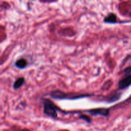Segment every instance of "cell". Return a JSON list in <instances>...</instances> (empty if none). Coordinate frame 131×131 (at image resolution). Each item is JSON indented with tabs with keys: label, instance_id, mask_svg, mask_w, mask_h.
I'll use <instances>...</instances> for the list:
<instances>
[{
	"label": "cell",
	"instance_id": "cell-8",
	"mask_svg": "<svg viewBox=\"0 0 131 131\" xmlns=\"http://www.w3.org/2000/svg\"><path fill=\"white\" fill-rule=\"evenodd\" d=\"M124 72H125V74H129V73H130L131 72V67L127 68L126 69H125Z\"/></svg>",
	"mask_w": 131,
	"mask_h": 131
},
{
	"label": "cell",
	"instance_id": "cell-6",
	"mask_svg": "<svg viewBox=\"0 0 131 131\" xmlns=\"http://www.w3.org/2000/svg\"><path fill=\"white\" fill-rule=\"evenodd\" d=\"M24 78H19L15 80V81L14 82V85L13 87L15 90H17L19 88H20L24 84Z\"/></svg>",
	"mask_w": 131,
	"mask_h": 131
},
{
	"label": "cell",
	"instance_id": "cell-1",
	"mask_svg": "<svg viewBox=\"0 0 131 131\" xmlns=\"http://www.w3.org/2000/svg\"><path fill=\"white\" fill-rule=\"evenodd\" d=\"M43 113L46 115L53 118H58V111H60V109L52 103L51 101L48 99L43 100Z\"/></svg>",
	"mask_w": 131,
	"mask_h": 131
},
{
	"label": "cell",
	"instance_id": "cell-5",
	"mask_svg": "<svg viewBox=\"0 0 131 131\" xmlns=\"http://www.w3.org/2000/svg\"><path fill=\"white\" fill-rule=\"evenodd\" d=\"M116 15L115 14H110L107 17L104 18V23H111V24H114V23H116Z\"/></svg>",
	"mask_w": 131,
	"mask_h": 131
},
{
	"label": "cell",
	"instance_id": "cell-2",
	"mask_svg": "<svg viewBox=\"0 0 131 131\" xmlns=\"http://www.w3.org/2000/svg\"><path fill=\"white\" fill-rule=\"evenodd\" d=\"M131 85V74L125 76L119 81L118 88L120 90H124Z\"/></svg>",
	"mask_w": 131,
	"mask_h": 131
},
{
	"label": "cell",
	"instance_id": "cell-4",
	"mask_svg": "<svg viewBox=\"0 0 131 131\" xmlns=\"http://www.w3.org/2000/svg\"><path fill=\"white\" fill-rule=\"evenodd\" d=\"M27 65H28L27 60L24 58L19 59L15 63V66L20 69H23L26 67Z\"/></svg>",
	"mask_w": 131,
	"mask_h": 131
},
{
	"label": "cell",
	"instance_id": "cell-9",
	"mask_svg": "<svg viewBox=\"0 0 131 131\" xmlns=\"http://www.w3.org/2000/svg\"><path fill=\"white\" fill-rule=\"evenodd\" d=\"M23 131H26V130H23Z\"/></svg>",
	"mask_w": 131,
	"mask_h": 131
},
{
	"label": "cell",
	"instance_id": "cell-3",
	"mask_svg": "<svg viewBox=\"0 0 131 131\" xmlns=\"http://www.w3.org/2000/svg\"><path fill=\"white\" fill-rule=\"evenodd\" d=\"M91 115H93V116H96V115H101L103 116H107L110 114L108 109L105 108H99V109H95V110H92L88 111Z\"/></svg>",
	"mask_w": 131,
	"mask_h": 131
},
{
	"label": "cell",
	"instance_id": "cell-7",
	"mask_svg": "<svg viewBox=\"0 0 131 131\" xmlns=\"http://www.w3.org/2000/svg\"><path fill=\"white\" fill-rule=\"evenodd\" d=\"M79 118L82 119V120H85V121H86L87 122H88V123H90L91 121H92V120H91L89 117L85 116V115H82V116H81L80 117H79Z\"/></svg>",
	"mask_w": 131,
	"mask_h": 131
}]
</instances>
